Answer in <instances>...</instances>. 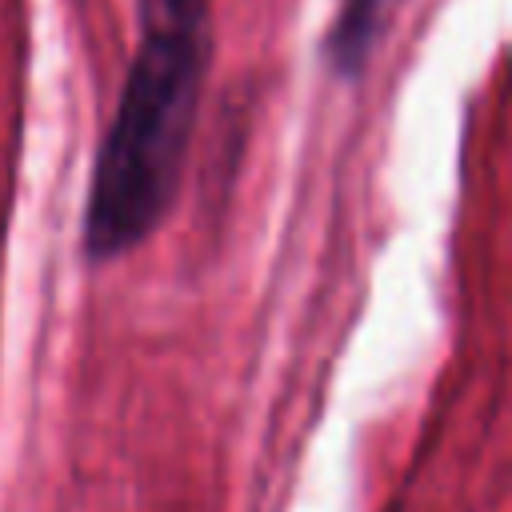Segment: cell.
<instances>
[{
	"label": "cell",
	"instance_id": "6da1fadb",
	"mask_svg": "<svg viewBox=\"0 0 512 512\" xmlns=\"http://www.w3.org/2000/svg\"><path fill=\"white\" fill-rule=\"evenodd\" d=\"M212 56V0H136V48L96 148L84 252L136 248L172 208Z\"/></svg>",
	"mask_w": 512,
	"mask_h": 512
},
{
	"label": "cell",
	"instance_id": "7a4b0ae2",
	"mask_svg": "<svg viewBox=\"0 0 512 512\" xmlns=\"http://www.w3.org/2000/svg\"><path fill=\"white\" fill-rule=\"evenodd\" d=\"M380 16H384V0H344L340 4L332 32L324 40V56L340 76H352L364 68V56L376 40Z\"/></svg>",
	"mask_w": 512,
	"mask_h": 512
}]
</instances>
